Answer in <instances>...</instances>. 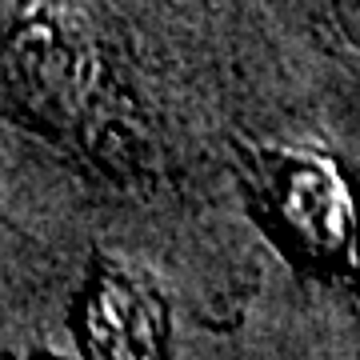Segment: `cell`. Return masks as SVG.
<instances>
[{"mask_svg": "<svg viewBox=\"0 0 360 360\" xmlns=\"http://www.w3.org/2000/svg\"><path fill=\"white\" fill-rule=\"evenodd\" d=\"M264 188H269L272 212L281 220V229L309 257L316 260L348 257L356 217H352V196H348L345 180L328 160L309 153L272 156Z\"/></svg>", "mask_w": 360, "mask_h": 360, "instance_id": "obj_1", "label": "cell"}, {"mask_svg": "<svg viewBox=\"0 0 360 360\" xmlns=\"http://www.w3.org/2000/svg\"><path fill=\"white\" fill-rule=\"evenodd\" d=\"M80 333L92 360H165V304L148 284L108 272L84 296Z\"/></svg>", "mask_w": 360, "mask_h": 360, "instance_id": "obj_2", "label": "cell"}, {"mask_svg": "<svg viewBox=\"0 0 360 360\" xmlns=\"http://www.w3.org/2000/svg\"><path fill=\"white\" fill-rule=\"evenodd\" d=\"M328 8L333 16L345 25V32L360 44V0H328Z\"/></svg>", "mask_w": 360, "mask_h": 360, "instance_id": "obj_3", "label": "cell"}]
</instances>
